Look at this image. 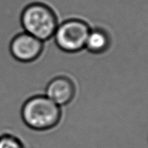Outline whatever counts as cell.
<instances>
[{"label":"cell","mask_w":148,"mask_h":148,"mask_svg":"<svg viewBox=\"0 0 148 148\" xmlns=\"http://www.w3.org/2000/svg\"><path fill=\"white\" fill-rule=\"evenodd\" d=\"M23 123L32 131L45 132L56 128L62 120V108L45 94H35L27 98L20 110Z\"/></svg>","instance_id":"6da1fadb"},{"label":"cell","mask_w":148,"mask_h":148,"mask_svg":"<svg viewBox=\"0 0 148 148\" xmlns=\"http://www.w3.org/2000/svg\"><path fill=\"white\" fill-rule=\"evenodd\" d=\"M21 24L25 32L45 42L53 37L59 23L51 7L43 3H33L23 9Z\"/></svg>","instance_id":"7a4b0ae2"},{"label":"cell","mask_w":148,"mask_h":148,"mask_svg":"<svg viewBox=\"0 0 148 148\" xmlns=\"http://www.w3.org/2000/svg\"><path fill=\"white\" fill-rule=\"evenodd\" d=\"M91 27L85 21L70 18L58 24L53 38L56 45L62 51L77 53L84 49Z\"/></svg>","instance_id":"3957f363"},{"label":"cell","mask_w":148,"mask_h":148,"mask_svg":"<svg viewBox=\"0 0 148 148\" xmlns=\"http://www.w3.org/2000/svg\"><path fill=\"white\" fill-rule=\"evenodd\" d=\"M9 48L15 60L23 63H29L41 56L44 49V42L24 31L14 37Z\"/></svg>","instance_id":"277c9868"},{"label":"cell","mask_w":148,"mask_h":148,"mask_svg":"<svg viewBox=\"0 0 148 148\" xmlns=\"http://www.w3.org/2000/svg\"><path fill=\"white\" fill-rule=\"evenodd\" d=\"M77 88L73 78L59 75L46 84L45 95L61 108L70 104L77 97Z\"/></svg>","instance_id":"5b68a950"},{"label":"cell","mask_w":148,"mask_h":148,"mask_svg":"<svg viewBox=\"0 0 148 148\" xmlns=\"http://www.w3.org/2000/svg\"><path fill=\"white\" fill-rule=\"evenodd\" d=\"M111 45V38L105 29L102 28H91L88 34L85 46L88 51L93 54H100L106 52Z\"/></svg>","instance_id":"8992f818"},{"label":"cell","mask_w":148,"mask_h":148,"mask_svg":"<svg viewBox=\"0 0 148 148\" xmlns=\"http://www.w3.org/2000/svg\"><path fill=\"white\" fill-rule=\"evenodd\" d=\"M0 148H27L18 135L10 132L0 133Z\"/></svg>","instance_id":"52a82bcc"}]
</instances>
